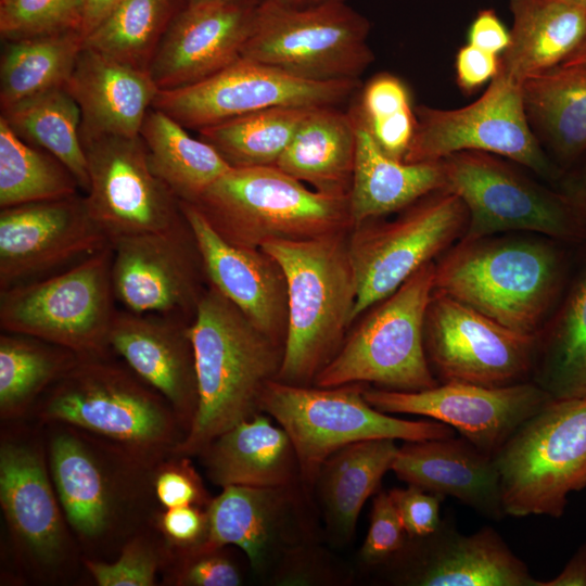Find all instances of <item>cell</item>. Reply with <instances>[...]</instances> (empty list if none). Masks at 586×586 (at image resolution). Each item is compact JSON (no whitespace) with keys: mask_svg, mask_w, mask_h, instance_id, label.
I'll use <instances>...</instances> for the list:
<instances>
[{"mask_svg":"<svg viewBox=\"0 0 586 586\" xmlns=\"http://www.w3.org/2000/svg\"><path fill=\"white\" fill-rule=\"evenodd\" d=\"M155 522L169 547L191 548L205 537L207 514L206 509L182 506L165 509L156 515Z\"/></svg>","mask_w":586,"mask_h":586,"instance_id":"obj_51","label":"cell"},{"mask_svg":"<svg viewBox=\"0 0 586 586\" xmlns=\"http://www.w3.org/2000/svg\"><path fill=\"white\" fill-rule=\"evenodd\" d=\"M194 237L207 284L256 328L284 344L288 293L284 273L265 251L222 239L192 203L179 202Z\"/></svg>","mask_w":586,"mask_h":586,"instance_id":"obj_23","label":"cell"},{"mask_svg":"<svg viewBox=\"0 0 586 586\" xmlns=\"http://www.w3.org/2000/svg\"><path fill=\"white\" fill-rule=\"evenodd\" d=\"M391 470L408 485L454 497L484 517H505L494 458L462 436L406 441Z\"/></svg>","mask_w":586,"mask_h":586,"instance_id":"obj_28","label":"cell"},{"mask_svg":"<svg viewBox=\"0 0 586 586\" xmlns=\"http://www.w3.org/2000/svg\"><path fill=\"white\" fill-rule=\"evenodd\" d=\"M84 0H0V35L5 41L77 30Z\"/></svg>","mask_w":586,"mask_h":586,"instance_id":"obj_44","label":"cell"},{"mask_svg":"<svg viewBox=\"0 0 586 586\" xmlns=\"http://www.w3.org/2000/svg\"><path fill=\"white\" fill-rule=\"evenodd\" d=\"M199 457L211 482L222 488L302 484L290 436L263 411L215 437Z\"/></svg>","mask_w":586,"mask_h":586,"instance_id":"obj_29","label":"cell"},{"mask_svg":"<svg viewBox=\"0 0 586 586\" xmlns=\"http://www.w3.org/2000/svg\"><path fill=\"white\" fill-rule=\"evenodd\" d=\"M166 557L167 545L158 546L139 535L125 543L117 560L85 559L84 563L99 586H152Z\"/></svg>","mask_w":586,"mask_h":586,"instance_id":"obj_45","label":"cell"},{"mask_svg":"<svg viewBox=\"0 0 586 586\" xmlns=\"http://www.w3.org/2000/svg\"><path fill=\"white\" fill-rule=\"evenodd\" d=\"M111 246L85 198L0 211V291L60 272Z\"/></svg>","mask_w":586,"mask_h":586,"instance_id":"obj_19","label":"cell"},{"mask_svg":"<svg viewBox=\"0 0 586 586\" xmlns=\"http://www.w3.org/2000/svg\"><path fill=\"white\" fill-rule=\"evenodd\" d=\"M84 42L77 30L7 41L0 62L1 110L65 87Z\"/></svg>","mask_w":586,"mask_h":586,"instance_id":"obj_38","label":"cell"},{"mask_svg":"<svg viewBox=\"0 0 586 586\" xmlns=\"http://www.w3.org/2000/svg\"><path fill=\"white\" fill-rule=\"evenodd\" d=\"M65 88L81 113V138H136L158 87L149 71L86 48Z\"/></svg>","mask_w":586,"mask_h":586,"instance_id":"obj_27","label":"cell"},{"mask_svg":"<svg viewBox=\"0 0 586 586\" xmlns=\"http://www.w3.org/2000/svg\"><path fill=\"white\" fill-rule=\"evenodd\" d=\"M73 174L53 155L20 138L0 117V207L78 194Z\"/></svg>","mask_w":586,"mask_h":586,"instance_id":"obj_41","label":"cell"},{"mask_svg":"<svg viewBox=\"0 0 586 586\" xmlns=\"http://www.w3.org/2000/svg\"><path fill=\"white\" fill-rule=\"evenodd\" d=\"M408 536L388 492H380L372 501L370 523L359 559L368 565L383 564L405 545Z\"/></svg>","mask_w":586,"mask_h":586,"instance_id":"obj_49","label":"cell"},{"mask_svg":"<svg viewBox=\"0 0 586 586\" xmlns=\"http://www.w3.org/2000/svg\"><path fill=\"white\" fill-rule=\"evenodd\" d=\"M78 355L44 340L14 332L0 334V416L26 413L76 361Z\"/></svg>","mask_w":586,"mask_h":586,"instance_id":"obj_39","label":"cell"},{"mask_svg":"<svg viewBox=\"0 0 586 586\" xmlns=\"http://www.w3.org/2000/svg\"><path fill=\"white\" fill-rule=\"evenodd\" d=\"M0 117L24 141L58 158L73 174L79 188L84 192L88 190L81 113L65 87L16 102L1 110Z\"/></svg>","mask_w":586,"mask_h":586,"instance_id":"obj_37","label":"cell"},{"mask_svg":"<svg viewBox=\"0 0 586 586\" xmlns=\"http://www.w3.org/2000/svg\"><path fill=\"white\" fill-rule=\"evenodd\" d=\"M510 42L497 76L522 86L563 64L586 39V9L566 0H509Z\"/></svg>","mask_w":586,"mask_h":586,"instance_id":"obj_30","label":"cell"},{"mask_svg":"<svg viewBox=\"0 0 586 586\" xmlns=\"http://www.w3.org/2000/svg\"><path fill=\"white\" fill-rule=\"evenodd\" d=\"M370 31V21L345 2L262 0L242 58L306 80H360L374 61Z\"/></svg>","mask_w":586,"mask_h":586,"instance_id":"obj_8","label":"cell"},{"mask_svg":"<svg viewBox=\"0 0 586 586\" xmlns=\"http://www.w3.org/2000/svg\"><path fill=\"white\" fill-rule=\"evenodd\" d=\"M140 138L151 169L179 202H196L232 168L215 148L155 107L146 113Z\"/></svg>","mask_w":586,"mask_h":586,"instance_id":"obj_35","label":"cell"},{"mask_svg":"<svg viewBox=\"0 0 586 586\" xmlns=\"http://www.w3.org/2000/svg\"><path fill=\"white\" fill-rule=\"evenodd\" d=\"M192 204L222 239L244 247L354 227L348 196L320 193L277 166L231 168Z\"/></svg>","mask_w":586,"mask_h":586,"instance_id":"obj_5","label":"cell"},{"mask_svg":"<svg viewBox=\"0 0 586 586\" xmlns=\"http://www.w3.org/2000/svg\"><path fill=\"white\" fill-rule=\"evenodd\" d=\"M434 272L435 264L430 262L366 309L313 385L361 383L403 392L436 386L424 348V320L434 292Z\"/></svg>","mask_w":586,"mask_h":586,"instance_id":"obj_7","label":"cell"},{"mask_svg":"<svg viewBox=\"0 0 586 586\" xmlns=\"http://www.w3.org/2000/svg\"><path fill=\"white\" fill-rule=\"evenodd\" d=\"M186 3L181 4V0H122L85 38L84 46L148 71L167 27Z\"/></svg>","mask_w":586,"mask_h":586,"instance_id":"obj_42","label":"cell"},{"mask_svg":"<svg viewBox=\"0 0 586 586\" xmlns=\"http://www.w3.org/2000/svg\"><path fill=\"white\" fill-rule=\"evenodd\" d=\"M467 224L462 201L440 190L406 207L393 220L355 226L348 234L357 281L354 320L462 237Z\"/></svg>","mask_w":586,"mask_h":586,"instance_id":"obj_13","label":"cell"},{"mask_svg":"<svg viewBox=\"0 0 586 586\" xmlns=\"http://www.w3.org/2000/svg\"><path fill=\"white\" fill-rule=\"evenodd\" d=\"M349 231L298 241L272 240L260 246L279 264L286 282V332L276 380L311 385L352 327L357 281Z\"/></svg>","mask_w":586,"mask_h":586,"instance_id":"obj_3","label":"cell"},{"mask_svg":"<svg viewBox=\"0 0 586 586\" xmlns=\"http://www.w3.org/2000/svg\"><path fill=\"white\" fill-rule=\"evenodd\" d=\"M262 0H186L187 3L194 2H224L243 5H257Z\"/></svg>","mask_w":586,"mask_h":586,"instance_id":"obj_58","label":"cell"},{"mask_svg":"<svg viewBox=\"0 0 586 586\" xmlns=\"http://www.w3.org/2000/svg\"><path fill=\"white\" fill-rule=\"evenodd\" d=\"M352 117L356 154L348 202L354 227L404 211L420 199L444 190L440 161L409 163L395 160L385 154L367 129Z\"/></svg>","mask_w":586,"mask_h":586,"instance_id":"obj_31","label":"cell"},{"mask_svg":"<svg viewBox=\"0 0 586 586\" xmlns=\"http://www.w3.org/2000/svg\"><path fill=\"white\" fill-rule=\"evenodd\" d=\"M161 461L153 473V495L164 509L196 506L206 509L212 497L189 461V457L174 455Z\"/></svg>","mask_w":586,"mask_h":586,"instance_id":"obj_48","label":"cell"},{"mask_svg":"<svg viewBox=\"0 0 586 586\" xmlns=\"http://www.w3.org/2000/svg\"><path fill=\"white\" fill-rule=\"evenodd\" d=\"M566 1L575 3L586 9V0H566Z\"/></svg>","mask_w":586,"mask_h":586,"instance_id":"obj_60","label":"cell"},{"mask_svg":"<svg viewBox=\"0 0 586 586\" xmlns=\"http://www.w3.org/2000/svg\"><path fill=\"white\" fill-rule=\"evenodd\" d=\"M565 278L564 255L550 243L483 238L461 240L435 264L434 291L537 335Z\"/></svg>","mask_w":586,"mask_h":586,"instance_id":"obj_4","label":"cell"},{"mask_svg":"<svg viewBox=\"0 0 586 586\" xmlns=\"http://www.w3.org/2000/svg\"><path fill=\"white\" fill-rule=\"evenodd\" d=\"M122 0H84L80 34L84 39L97 29Z\"/></svg>","mask_w":586,"mask_h":586,"instance_id":"obj_56","label":"cell"},{"mask_svg":"<svg viewBox=\"0 0 586 586\" xmlns=\"http://www.w3.org/2000/svg\"><path fill=\"white\" fill-rule=\"evenodd\" d=\"M444 190L464 204L468 224L461 240L510 230L543 233L564 242L586 240V226L562 194L534 181L507 158L462 151L440 161Z\"/></svg>","mask_w":586,"mask_h":586,"instance_id":"obj_11","label":"cell"},{"mask_svg":"<svg viewBox=\"0 0 586 586\" xmlns=\"http://www.w3.org/2000/svg\"><path fill=\"white\" fill-rule=\"evenodd\" d=\"M415 107L407 84L392 73L382 72L359 87L349 113L385 154L404 161L417 127Z\"/></svg>","mask_w":586,"mask_h":586,"instance_id":"obj_43","label":"cell"},{"mask_svg":"<svg viewBox=\"0 0 586 586\" xmlns=\"http://www.w3.org/2000/svg\"><path fill=\"white\" fill-rule=\"evenodd\" d=\"M256 5L186 3L167 27L149 65L160 90L195 84L242 56Z\"/></svg>","mask_w":586,"mask_h":586,"instance_id":"obj_24","label":"cell"},{"mask_svg":"<svg viewBox=\"0 0 586 586\" xmlns=\"http://www.w3.org/2000/svg\"><path fill=\"white\" fill-rule=\"evenodd\" d=\"M397 450L394 438L366 440L336 450L321 464L313 489L333 543L351 540L361 508L391 470Z\"/></svg>","mask_w":586,"mask_h":586,"instance_id":"obj_33","label":"cell"},{"mask_svg":"<svg viewBox=\"0 0 586 586\" xmlns=\"http://www.w3.org/2000/svg\"><path fill=\"white\" fill-rule=\"evenodd\" d=\"M505 515H563L586 487V397L549 398L493 457Z\"/></svg>","mask_w":586,"mask_h":586,"instance_id":"obj_9","label":"cell"},{"mask_svg":"<svg viewBox=\"0 0 586 586\" xmlns=\"http://www.w3.org/2000/svg\"><path fill=\"white\" fill-rule=\"evenodd\" d=\"M388 493L409 538L430 535L442 525L440 515L442 496L413 485L393 488Z\"/></svg>","mask_w":586,"mask_h":586,"instance_id":"obj_50","label":"cell"},{"mask_svg":"<svg viewBox=\"0 0 586 586\" xmlns=\"http://www.w3.org/2000/svg\"><path fill=\"white\" fill-rule=\"evenodd\" d=\"M521 87L496 75L486 90L466 106H416L417 127L404 161L438 162L454 153L480 151L505 157L557 182L562 170L528 126Z\"/></svg>","mask_w":586,"mask_h":586,"instance_id":"obj_14","label":"cell"},{"mask_svg":"<svg viewBox=\"0 0 586 586\" xmlns=\"http://www.w3.org/2000/svg\"><path fill=\"white\" fill-rule=\"evenodd\" d=\"M356 154L349 112L339 106L313 107L276 166L328 195L348 196Z\"/></svg>","mask_w":586,"mask_h":586,"instance_id":"obj_34","label":"cell"},{"mask_svg":"<svg viewBox=\"0 0 586 586\" xmlns=\"http://www.w3.org/2000/svg\"><path fill=\"white\" fill-rule=\"evenodd\" d=\"M557 183V190L586 226V151L562 170Z\"/></svg>","mask_w":586,"mask_h":586,"instance_id":"obj_54","label":"cell"},{"mask_svg":"<svg viewBox=\"0 0 586 586\" xmlns=\"http://www.w3.org/2000/svg\"><path fill=\"white\" fill-rule=\"evenodd\" d=\"M167 582L178 586H239L242 573L226 547L174 548L167 545Z\"/></svg>","mask_w":586,"mask_h":586,"instance_id":"obj_46","label":"cell"},{"mask_svg":"<svg viewBox=\"0 0 586 586\" xmlns=\"http://www.w3.org/2000/svg\"><path fill=\"white\" fill-rule=\"evenodd\" d=\"M112 245L54 275L0 291L1 331L31 335L78 356L112 352L118 308Z\"/></svg>","mask_w":586,"mask_h":586,"instance_id":"obj_10","label":"cell"},{"mask_svg":"<svg viewBox=\"0 0 586 586\" xmlns=\"http://www.w3.org/2000/svg\"><path fill=\"white\" fill-rule=\"evenodd\" d=\"M112 354L78 356L37 400L36 412L44 423L79 429L156 466L186 433L168 402Z\"/></svg>","mask_w":586,"mask_h":586,"instance_id":"obj_2","label":"cell"},{"mask_svg":"<svg viewBox=\"0 0 586 586\" xmlns=\"http://www.w3.org/2000/svg\"><path fill=\"white\" fill-rule=\"evenodd\" d=\"M361 383L337 386L296 385L269 381L260 410L290 436L301 482L309 493L321 464L336 450L366 440L423 441L454 436L456 431L436 420H407L382 412L364 397Z\"/></svg>","mask_w":586,"mask_h":586,"instance_id":"obj_6","label":"cell"},{"mask_svg":"<svg viewBox=\"0 0 586 586\" xmlns=\"http://www.w3.org/2000/svg\"><path fill=\"white\" fill-rule=\"evenodd\" d=\"M111 245L114 294L124 309L193 319L207 285H202L206 278L188 222L166 232L123 237Z\"/></svg>","mask_w":586,"mask_h":586,"instance_id":"obj_21","label":"cell"},{"mask_svg":"<svg viewBox=\"0 0 586 586\" xmlns=\"http://www.w3.org/2000/svg\"><path fill=\"white\" fill-rule=\"evenodd\" d=\"M90 216L114 240L166 232L187 220L178 199L153 173L142 139L101 137L84 140Z\"/></svg>","mask_w":586,"mask_h":586,"instance_id":"obj_17","label":"cell"},{"mask_svg":"<svg viewBox=\"0 0 586 586\" xmlns=\"http://www.w3.org/2000/svg\"><path fill=\"white\" fill-rule=\"evenodd\" d=\"M391 578L411 586H538L527 565L491 526L462 535L444 527L407 538L390 560Z\"/></svg>","mask_w":586,"mask_h":586,"instance_id":"obj_22","label":"cell"},{"mask_svg":"<svg viewBox=\"0 0 586 586\" xmlns=\"http://www.w3.org/2000/svg\"><path fill=\"white\" fill-rule=\"evenodd\" d=\"M308 496L303 484L224 487L206 508L203 542L192 548L235 546L255 573H271L288 551L317 539Z\"/></svg>","mask_w":586,"mask_h":586,"instance_id":"obj_20","label":"cell"},{"mask_svg":"<svg viewBox=\"0 0 586 586\" xmlns=\"http://www.w3.org/2000/svg\"><path fill=\"white\" fill-rule=\"evenodd\" d=\"M563 65H572L586 69V39L577 51L563 63Z\"/></svg>","mask_w":586,"mask_h":586,"instance_id":"obj_57","label":"cell"},{"mask_svg":"<svg viewBox=\"0 0 586 586\" xmlns=\"http://www.w3.org/2000/svg\"><path fill=\"white\" fill-rule=\"evenodd\" d=\"M364 397L385 413L443 422L491 457L551 398L528 381L496 387L450 381L416 392L365 386Z\"/></svg>","mask_w":586,"mask_h":586,"instance_id":"obj_18","label":"cell"},{"mask_svg":"<svg viewBox=\"0 0 586 586\" xmlns=\"http://www.w3.org/2000/svg\"><path fill=\"white\" fill-rule=\"evenodd\" d=\"M295 3H314V2H346V0H283Z\"/></svg>","mask_w":586,"mask_h":586,"instance_id":"obj_59","label":"cell"},{"mask_svg":"<svg viewBox=\"0 0 586 586\" xmlns=\"http://www.w3.org/2000/svg\"><path fill=\"white\" fill-rule=\"evenodd\" d=\"M537 375L551 398L586 397V252L538 342Z\"/></svg>","mask_w":586,"mask_h":586,"instance_id":"obj_36","label":"cell"},{"mask_svg":"<svg viewBox=\"0 0 586 586\" xmlns=\"http://www.w3.org/2000/svg\"><path fill=\"white\" fill-rule=\"evenodd\" d=\"M431 369L444 382L505 386L535 367L537 335L512 330L445 294L433 292L424 320Z\"/></svg>","mask_w":586,"mask_h":586,"instance_id":"obj_16","label":"cell"},{"mask_svg":"<svg viewBox=\"0 0 586 586\" xmlns=\"http://www.w3.org/2000/svg\"><path fill=\"white\" fill-rule=\"evenodd\" d=\"M521 91L532 132L564 170L586 151V69L561 64L525 79Z\"/></svg>","mask_w":586,"mask_h":586,"instance_id":"obj_32","label":"cell"},{"mask_svg":"<svg viewBox=\"0 0 586 586\" xmlns=\"http://www.w3.org/2000/svg\"><path fill=\"white\" fill-rule=\"evenodd\" d=\"M360 80L314 81L240 58L195 84L158 90L152 107L199 131L239 116L278 106H340Z\"/></svg>","mask_w":586,"mask_h":586,"instance_id":"obj_15","label":"cell"},{"mask_svg":"<svg viewBox=\"0 0 586 586\" xmlns=\"http://www.w3.org/2000/svg\"><path fill=\"white\" fill-rule=\"evenodd\" d=\"M345 581V573L317 539L288 551L270 573L275 585H334Z\"/></svg>","mask_w":586,"mask_h":586,"instance_id":"obj_47","label":"cell"},{"mask_svg":"<svg viewBox=\"0 0 586 586\" xmlns=\"http://www.w3.org/2000/svg\"><path fill=\"white\" fill-rule=\"evenodd\" d=\"M499 55L469 43L457 51L455 58L456 82L464 94H472L491 81L498 73Z\"/></svg>","mask_w":586,"mask_h":586,"instance_id":"obj_52","label":"cell"},{"mask_svg":"<svg viewBox=\"0 0 586 586\" xmlns=\"http://www.w3.org/2000/svg\"><path fill=\"white\" fill-rule=\"evenodd\" d=\"M510 42V30L494 9L480 10L467 33V43L500 55Z\"/></svg>","mask_w":586,"mask_h":586,"instance_id":"obj_53","label":"cell"},{"mask_svg":"<svg viewBox=\"0 0 586 586\" xmlns=\"http://www.w3.org/2000/svg\"><path fill=\"white\" fill-rule=\"evenodd\" d=\"M0 502L13 538L28 557L44 566L63 559L65 517L38 444L2 438Z\"/></svg>","mask_w":586,"mask_h":586,"instance_id":"obj_26","label":"cell"},{"mask_svg":"<svg viewBox=\"0 0 586 586\" xmlns=\"http://www.w3.org/2000/svg\"><path fill=\"white\" fill-rule=\"evenodd\" d=\"M538 586H586V542L578 547L556 577L539 581Z\"/></svg>","mask_w":586,"mask_h":586,"instance_id":"obj_55","label":"cell"},{"mask_svg":"<svg viewBox=\"0 0 586 586\" xmlns=\"http://www.w3.org/2000/svg\"><path fill=\"white\" fill-rule=\"evenodd\" d=\"M49 442L50 475L66 522L85 544H100L127 519L140 491L153 482V464L117 445L61 424Z\"/></svg>","mask_w":586,"mask_h":586,"instance_id":"obj_12","label":"cell"},{"mask_svg":"<svg viewBox=\"0 0 586 586\" xmlns=\"http://www.w3.org/2000/svg\"><path fill=\"white\" fill-rule=\"evenodd\" d=\"M191 321L122 308L110 333L112 352L168 402L186 434L199 405Z\"/></svg>","mask_w":586,"mask_h":586,"instance_id":"obj_25","label":"cell"},{"mask_svg":"<svg viewBox=\"0 0 586 586\" xmlns=\"http://www.w3.org/2000/svg\"><path fill=\"white\" fill-rule=\"evenodd\" d=\"M189 333L199 405L190 430L173 451L187 457L199 456L215 437L262 412L263 391L277 378L283 359V344L256 328L209 284Z\"/></svg>","mask_w":586,"mask_h":586,"instance_id":"obj_1","label":"cell"},{"mask_svg":"<svg viewBox=\"0 0 586 586\" xmlns=\"http://www.w3.org/2000/svg\"><path fill=\"white\" fill-rule=\"evenodd\" d=\"M311 109L271 107L203 128L198 133L232 168L276 166Z\"/></svg>","mask_w":586,"mask_h":586,"instance_id":"obj_40","label":"cell"}]
</instances>
